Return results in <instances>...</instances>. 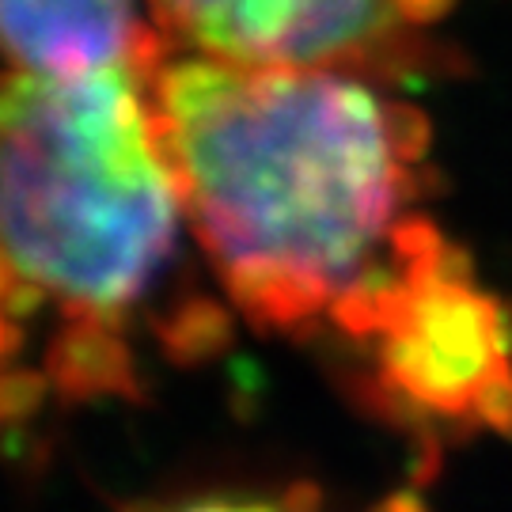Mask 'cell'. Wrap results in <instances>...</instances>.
<instances>
[{"label": "cell", "mask_w": 512, "mask_h": 512, "mask_svg": "<svg viewBox=\"0 0 512 512\" xmlns=\"http://www.w3.org/2000/svg\"><path fill=\"white\" fill-rule=\"evenodd\" d=\"M148 92L194 251L255 330L346 342L448 239L429 122L391 84L171 54Z\"/></svg>", "instance_id": "1"}, {"label": "cell", "mask_w": 512, "mask_h": 512, "mask_svg": "<svg viewBox=\"0 0 512 512\" xmlns=\"http://www.w3.org/2000/svg\"><path fill=\"white\" fill-rule=\"evenodd\" d=\"M148 69L8 73L0 110L4 357L35 346L31 395H133L137 327L183 334V239L194 243L167 160Z\"/></svg>", "instance_id": "2"}, {"label": "cell", "mask_w": 512, "mask_h": 512, "mask_svg": "<svg viewBox=\"0 0 512 512\" xmlns=\"http://www.w3.org/2000/svg\"><path fill=\"white\" fill-rule=\"evenodd\" d=\"M380 410L425 433H512V311L444 239L346 338Z\"/></svg>", "instance_id": "3"}, {"label": "cell", "mask_w": 512, "mask_h": 512, "mask_svg": "<svg viewBox=\"0 0 512 512\" xmlns=\"http://www.w3.org/2000/svg\"><path fill=\"white\" fill-rule=\"evenodd\" d=\"M171 54L327 69L395 84L425 73L452 0H148Z\"/></svg>", "instance_id": "4"}, {"label": "cell", "mask_w": 512, "mask_h": 512, "mask_svg": "<svg viewBox=\"0 0 512 512\" xmlns=\"http://www.w3.org/2000/svg\"><path fill=\"white\" fill-rule=\"evenodd\" d=\"M12 73H84L167 57L156 27L137 19V0H0Z\"/></svg>", "instance_id": "5"}, {"label": "cell", "mask_w": 512, "mask_h": 512, "mask_svg": "<svg viewBox=\"0 0 512 512\" xmlns=\"http://www.w3.org/2000/svg\"><path fill=\"white\" fill-rule=\"evenodd\" d=\"M152 512H327L311 486H285V490H217L171 501Z\"/></svg>", "instance_id": "6"}]
</instances>
